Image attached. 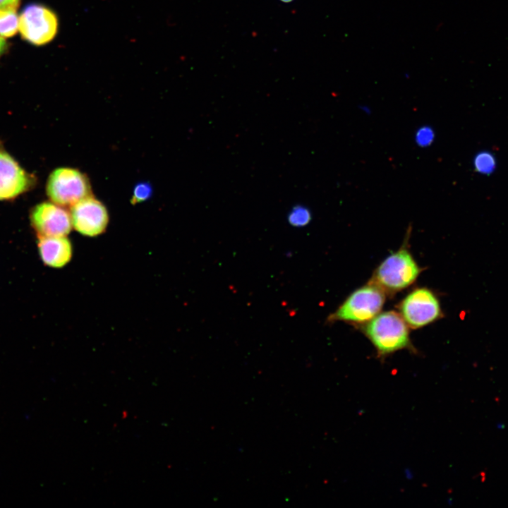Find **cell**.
Wrapping results in <instances>:
<instances>
[{"instance_id":"obj_8","label":"cell","mask_w":508,"mask_h":508,"mask_svg":"<svg viewBox=\"0 0 508 508\" xmlns=\"http://www.w3.org/2000/svg\"><path fill=\"white\" fill-rule=\"evenodd\" d=\"M30 221L38 237L66 236L73 227L70 212L53 202L37 205L30 213Z\"/></svg>"},{"instance_id":"obj_10","label":"cell","mask_w":508,"mask_h":508,"mask_svg":"<svg viewBox=\"0 0 508 508\" xmlns=\"http://www.w3.org/2000/svg\"><path fill=\"white\" fill-rule=\"evenodd\" d=\"M37 247L42 261L50 267L61 268L72 258V244L66 236L38 237Z\"/></svg>"},{"instance_id":"obj_14","label":"cell","mask_w":508,"mask_h":508,"mask_svg":"<svg viewBox=\"0 0 508 508\" xmlns=\"http://www.w3.org/2000/svg\"><path fill=\"white\" fill-rule=\"evenodd\" d=\"M435 138L434 129L428 125L418 128L415 133V142L421 147H427L431 145Z\"/></svg>"},{"instance_id":"obj_13","label":"cell","mask_w":508,"mask_h":508,"mask_svg":"<svg viewBox=\"0 0 508 508\" xmlns=\"http://www.w3.org/2000/svg\"><path fill=\"white\" fill-rule=\"evenodd\" d=\"M474 168L480 174H489L493 171L496 167L495 159L488 152H481L474 158Z\"/></svg>"},{"instance_id":"obj_7","label":"cell","mask_w":508,"mask_h":508,"mask_svg":"<svg viewBox=\"0 0 508 508\" xmlns=\"http://www.w3.org/2000/svg\"><path fill=\"white\" fill-rule=\"evenodd\" d=\"M70 207L73 227L80 234L95 237L106 231L109 223L108 212L103 203L92 195Z\"/></svg>"},{"instance_id":"obj_16","label":"cell","mask_w":508,"mask_h":508,"mask_svg":"<svg viewBox=\"0 0 508 508\" xmlns=\"http://www.w3.org/2000/svg\"><path fill=\"white\" fill-rule=\"evenodd\" d=\"M20 0H0V8H17Z\"/></svg>"},{"instance_id":"obj_12","label":"cell","mask_w":508,"mask_h":508,"mask_svg":"<svg viewBox=\"0 0 508 508\" xmlns=\"http://www.w3.org/2000/svg\"><path fill=\"white\" fill-rule=\"evenodd\" d=\"M312 219L310 210L302 205H297L289 212V224L294 227H303L309 224Z\"/></svg>"},{"instance_id":"obj_6","label":"cell","mask_w":508,"mask_h":508,"mask_svg":"<svg viewBox=\"0 0 508 508\" xmlns=\"http://www.w3.org/2000/svg\"><path fill=\"white\" fill-rule=\"evenodd\" d=\"M401 315L412 328H420L437 320L441 308L435 295L426 288H419L409 293L401 302Z\"/></svg>"},{"instance_id":"obj_15","label":"cell","mask_w":508,"mask_h":508,"mask_svg":"<svg viewBox=\"0 0 508 508\" xmlns=\"http://www.w3.org/2000/svg\"><path fill=\"white\" fill-rule=\"evenodd\" d=\"M152 186L147 182H142L137 184L133 189L131 203L135 204L143 202L148 199L152 195Z\"/></svg>"},{"instance_id":"obj_3","label":"cell","mask_w":508,"mask_h":508,"mask_svg":"<svg viewBox=\"0 0 508 508\" xmlns=\"http://www.w3.org/2000/svg\"><path fill=\"white\" fill-rule=\"evenodd\" d=\"M421 270L406 248H401L385 258L375 270L370 282L385 293L399 291L413 284Z\"/></svg>"},{"instance_id":"obj_17","label":"cell","mask_w":508,"mask_h":508,"mask_svg":"<svg viewBox=\"0 0 508 508\" xmlns=\"http://www.w3.org/2000/svg\"><path fill=\"white\" fill-rule=\"evenodd\" d=\"M7 48V43L4 37L0 36V56L5 52Z\"/></svg>"},{"instance_id":"obj_11","label":"cell","mask_w":508,"mask_h":508,"mask_svg":"<svg viewBox=\"0 0 508 508\" xmlns=\"http://www.w3.org/2000/svg\"><path fill=\"white\" fill-rule=\"evenodd\" d=\"M19 16L16 8H0V36L11 37L16 34L18 30Z\"/></svg>"},{"instance_id":"obj_4","label":"cell","mask_w":508,"mask_h":508,"mask_svg":"<svg viewBox=\"0 0 508 508\" xmlns=\"http://www.w3.org/2000/svg\"><path fill=\"white\" fill-rule=\"evenodd\" d=\"M46 190L52 202L63 207H71L92 195L87 176L69 167L54 170L47 180Z\"/></svg>"},{"instance_id":"obj_5","label":"cell","mask_w":508,"mask_h":508,"mask_svg":"<svg viewBox=\"0 0 508 508\" xmlns=\"http://www.w3.org/2000/svg\"><path fill=\"white\" fill-rule=\"evenodd\" d=\"M59 28L56 14L41 4L26 5L19 16L18 30L23 40L41 46L54 39Z\"/></svg>"},{"instance_id":"obj_2","label":"cell","mask_w":508,"mask_h":508,"mask_svg":"<svg viewBox=\"0 0 508 508\" xmlns=\"http://www.w3.org/2000/svg\"><path fill=\"white\" fill-rule=\"evenodd\" d=\"M385 301V292L376 284L369 282L354 291L327 320L328 322H368L379 314Z\"/></svg>"},{"instance_id":"obj_18","label":"cell","mask_w":508,"mask_h":508,"mask_svg":"<svg viewBox=\"0 0 508 508\" xmlns=\"http://www.w3.org/2000/svg\"><path fill=\"white\" fill-rule=\"evenodd\" d=\"M280 1L282 2H284V3H289V2L292 1L293 0H280Z\"/></svg>"},{"instance_id":"obj_9","label":"cell","mask_w":508,"mask_h":508,"mask_svg":"<svg viewBox=\"0 0 508 508\" xmlns=\"http://www.w3.org/2000/svg\"><path fill=\"white\" fill-rule=\"evenodd\" d=\"M28 174L0 145V200H11L30 190L35 184Z\"/></svg>"},{"instance_id":"obj_1","label":"cell","mask_w":508,"mask_h":508,"mask_svg":"<svg viewBox=\"0 0 508 508\" xmlns=\"http://www.w3.org/2000/svg\"><path fill=\"white\" fill-rule=\"evenodd\" d=\"M364 332L376 349L378 356L382 358L411 347L408 325L394 311L377 315L365 325Z\"/></svg>"}]
</instances>
